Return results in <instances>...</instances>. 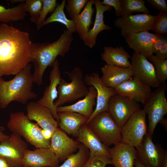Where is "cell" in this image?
<instances>
[{
	"label": "cell",
	"instance_id": "obj_1",
	"mask_svg": "<svg viewBox=\"0 0 167 167\" xmlns=\"http://www.w3.org/2000/svg\"><path fill=\"white\" fill-rule=\"evenodd\" d=\"M32 43L28 32L0 24V77L15 75L30 63Z\"/></svg>",
	"mask_w": 167,
	"mask_h": 167
},
{
	"label": "cell",
	"instance_id": "obj_2",
	"mask_svg": "<svg viewBox=\"0 0 167 167\" xmlns=\"http://www.w3.org/2000/svg\"><path fill=\"white\" fill-rule=\"evenodd\" d=\"M74 40L72 33L66 29L57 40L52 42L32 43L30 48V62L33 63L34 83L39 86L43 83L44 72L49 66L52 67L58 56L64 57L69 51Z\"/></svg>",
	"mask_w": 167,
	"mask_h": 167
},
{
	"label": "cell",
	"instance_id": "obj_3",
	"mask_svg": "<svg viewBox=\"0 0 167 167\" xmlns=\"http://www.w3.org/2000/svg\"><path fill=\"white\" fill-rule=\"evenodd\" d=\"M32 67L28 63L10 80L0 77V109L6 108L12 101L25 105L37 98V94L32 91L34 82Z\"/></svg>",
	"mask_w": 167,
	"mask_h": 167
},
{
	"label": "cell",
	"instance_id": "obj_4",
	"mask_svg": "<svg viewBox=\"0 0 167 167\" xmlns=\"http://www.w3.org/2000/svg\"><path fill=\"white\" fill-rule=\"evenodd\" d=\"M7 123L8 129L17 133L36 148H49L50 142L43 137L37 123L32 122L24 112L11 113Z\"/></svg>",
	"mask_w": 167,
	"mask_h": 167
},
{
	"label": "cell",
	"instance_id": "obj_5",
	"mask_svg": "<svg viewBox=\"0 0 167 167\" xmlns=\"http://www.w3.org/2000/svg\"><path fill=\"white\" fill-rule=\"evenodd\" d=\"M66 73L71 82L68 83L64 79H61L57 88L58 97L54 102L57 108L85 96L89 91L80 68L75 67L71 72Z\"/></svg>",
	"mask_w": 167,
	"mask_h": 167
},
{
	"label": "cell",
	"instance_id": "obj_6",
	"mask_svg": "<svg viewBox=\"0 0 167 167\" xmlns=\"http://www.w3.org/2000/svg\"><path fill=\"white\" fill-rule=\"evenodd\" d=\"M86 124L106 146L122 142L121 128L108 111L97 114Z\"/></svg>",
	"mask_w": 167,
	"mask_h": 167
},
{
	"label": "cell",
	"instance_id": "obj_7",
	"mask_svg": "<svg viewBox=\"0 0 167 167\" xmlns=\"http://www.w3.org/2000/svg\"><path fill=\"white\" fill-rule=\"evenodd\" d=\"M166 84L160 85L145 101L143 109L148 114V126L147 132L152 137L157 124L167 113V101L165 96Z\"/></svg>",
	"mask_w": 167,
	"mask_h": 167
},
{
	"label": "cell",
	"instance_id": "obj_8",
	"mask_svg": "<svg viewBox=\"0 0 167 167\" xmlns=\"http://www.w3.org/2000/svg\"><path fill=\"white\" fill-rule=\"evenodd\" d=\"M146 113L140 109L134 113L121 128L122 143L136 148L148 131Z\"/></svg>",
	"mask_w": 167,
	"mask_h": 167
},
{
	"label": "cell",
	"instance_id": "obj_9",
	"mask_svg": "<svg viewBox=\"0 0 167 167\" xmlns=\"http://www.w3.org/2000/svg\"><path fill=\"white\" fill-rule=\"evenodd\" d=\"M28 144L19 134L12 132L0 144V156L10 167H23V162Z\"/></svg>",
	"mask_w": 167,
	"mask_h": 167
},
{
	"label": "cell",
	"instance_id": "obj_10",
	"mask_svg": "<svg viewBox=\"0 0 167 167\" xmlns=\"http://www.w3.org/2000/svg\"><path fill=\"white\" fill-rule=\"evenodd\" d=\"M140 109L139 102L116 94L109 100L107 111L121 128L131 116Z\"/></svg>",
	"mask_w": 167,
	"mask_h": 167
},
{
	"label": "cell",
	"instance_id": "obj_11",
	"mask_svg": "<svg viewBox=\"0 0 167 167\" xmlns=\"http://www.w3.org/2000/svg\"><path fill=\"white\" fill-rule=\"evenodd\" d=\"M156 16L149 14L130 15L121 17L114 21V26L120 29L125 38L132 34L152 30Z\"/></svg>",
	"mask_w": 167,
	"mask_h": 167
},
{
	"label": "cell",
	"instance_id": "obj_12",
	"mask_svg": "<svg viewBox=\"0 0 167 167\" xmlns=\"http://www.w3.org/2000/svg\"><path fill=\"white\" fill-rule=\"evenodd\" d=\"M135 149L136 159L145 167H161L165 151L161 145L153 142L148 132Z\"/></svg>",
	"mask_w": 167,
	"mask_h": 167
},
{
	"label": "cell",
	"instance_id": "obj_13",
	"mask_svg": "<svg viewBox=\"0 0 167 167\" xmlns=\"http://www.w3.org/2000/svg\"><path fill=\"white\" fill-rule=\"evenodd\" d=\"M87 85L92 86L96 91V107L88 118L86 124L99 113L108 111V104L110 97L116 94L115 89L105 86L102 82L98 73L93 72L84 77Z\"/></svg>",
	"mask_w": 167,
	"mask_h": 167
},
{
	"label": "cell",
	"instance_id": "obj_14",
	"mask_svg": "<svg viewBox=\"0 0 167 167\" xmlns=\"http://www.w3.org/2000/svg\"><path fill=\"white\" fill-rule=\"evenodd\" d=\"M131 63L133 77L151 87L157 88L160 85L155 67L147 58L134 52Z\"/></svg>",
	"mask_w": 167,
	"mask_h": 167
},
{
	"label": "cell",
	"instance_id": "obj_15",
	"mask_svg": "<svg viewBox=\"0 0 167 167\" xmlns=\"http://www.w3.org/2000/svg\"><path fill=\"white\" fill-rule=\"evenodd\" d=\"M61 79L59 62L56 59L54 62L49 75L50 84L46 87L42 97L36 101L39 104L48 108L58 123L60 120L57 107L55 105L54 102L58 96L57 88Z\"/></svg>",
	"mask_w": 167,
	"mask_h": 167
},
{
	"label": "cell",
	"instance_id": "obj_16",
	"mask_svg": "<svg viewBox=\"0 0 167 167\" xmlns=\"http://www.w3.org/2000/svg\"><path fill=\"white\" fill-rule=\"evenodd\" d=\"M79 144L58 127L52 135L49 149L59 161H62L78 151Z\"/></svg>",
	"mask_w": 167,
	"mask_h": 167
},
{
	"label": "cell",
	"instance_id": "obj_17",
	"mask_svg": "<svg viewBox=\"0 0 167 167\" xmlns=\"http://www.w3.org/2000/svg\"><path fill=\"white\" fill-rule=\"evenodd\" d=\"M28 119L36 121L42 129L50 131L53 134L58 127L59 123L47 108L36 102H28L26 107Z\"/></svg>",
	"mask_w": 167,
	"mask_h": 167
},
{
	"label": "cell",
	"instance_id": "obj_18",
	"mask_svg": "<svg viewBox=\"0 0 167 167\" xmlns=\"http://www.w3.org/2000/svg\"><path fill=\"white\" fill-rule=\"evenodd\" d=\"M116 94L143 104L151 94V87L133 77L115 88Z\"/></svg>",
	"mask_w": 167,
	"mask_h": 167
},
{
	"label": "cell",
	"instance_id": "obj_19",
	"mask_svg": "<svg viewBox=\"0 0 167 167\" xmlns=\"http://www.w3.org/2000/svg\"><path fill=\"white\" fill-rule=\"evenodd\" d=\"M59 161L49 148L27 149L24 158L23 167H57Z\"/></svg>",
	"mask_w": 167,
	"mask_h": 167
},
{
	"label": "cell",
	"instance_id": "obj_20",
	"mask_svg": "<svg viewBox=\"0 0 167 167\" xmlns=\"http://www.w3.org/2000/svg\"><path fill=\"white\" fill-rule=\"evenodd\" d=\"M160 35L144 31L132 34L125 38L129 47L139 54L148 58L153 55L152 46Z\"/></svg>",
	"mask_w": 167,
	"mask_h": 167
},
{
	"label": "cell",
	"instance_id": "obj_21",
	"mask_svg": "<svg viewBox=\"0 0 167 167\" xmlns=\"http://www.w3.org/2000/svg\"><path fill=\"white\" fill-rule=\"evenodd\" d=\"M76 137L77 141L88 149L90 156L105 155L110 157L109 148L102 143L87 124L82 125Z\"/></svg>",
	"mask_w": 167,
	"mask_h": 167
},
{
	"label": "cell",
	"instance_id": "obj_22",
	"mask_svg": "<svg viewBox=\"0 0 167 167\" xmlns=\"http://www.w3.org/2000/svg\"><path fill=\"white\" fill-rule=\"evenodd\" d=\"M101 70L102 75L100 78L103 83L107 87L114 89L133 76L131 67L124 68L106 64Z\"/></svg>",
	"mask_w": 167,
	"mask_h": 167
},
{
	"label": "cell",
	"instance_id": "obj_23",
	"mask_svg": "<svg viewBox=\"0 0 167 167\" xmlns=\"http://www.w3.org/2000/svg\"><path fill=\"white\" fill-rule=\"evenodd\" d=\"M111 164L115 167H133L136 159L135 148L123 143L109 149Z\"/></svg>",
	"mask_w": 167,
	"mask_h": 167
},
{
	"label": "cell",
	"instance_id": "obj_24",
	"mask_svg": "<svg viewBox=\"0 0 167 167\" xmlns=\"http://www.w3.org/2000/svg\"><path fill=\"white\" fill-rule=\"evenodd\" d=\"M94 4L96 9V15L92 28L89 29L85 45L90 48H92L96 45L98 34L101 31L111 29L110 27L105 24L104 20V13L106 11H110L112 7L108 5H104L100 0H94Z\"/></svg>",
	"mask_w": 167,
	"mask_h": 167
},
{
	"label": "cell",
	"instance_id": "obj_25",
	"mask_svg": "<svg viewBox=\"0 0 167 167\" xmlns=\"http://www.w3.org/2000/svg\"><path fill=\"white\" fill-rule=\"evenodd\" d=\"M89 89L88 93L83 99L72 105L58 107L57 108L58 113L63 112H73L81 114L89 118L93 111V107L96 104V99L97 96L96 91L93 87L90 86Z\"/></svg>",
	"mask_w": 167,
	"mask_h": 167
},
{
	"label": "cell",
	"instance_id": "obj_26",
	"mask_svg": "<svg viewBox=\"0 0 167 167\" xmlns=\"http://www.w3.org/2000/svg\"><path fill=\"white\" fill-rule=\"evenodd\" d=\"M60 129L70 135L76 137L81 126L85 124L88 118L81 114L71 112L58 113Z\"/></svg>",
	"mask_w": 167,
	"mask_h": 167
},
{
	"label": "cell",
	"instance_id": "obj_27",
	"mask_svg": "<svg viewBox=\"0 0 167 167\" xmlns=\"http://www.w3.org/2000/svg\"><path fill=\"white\" fill-rule=\"evenodd\" d=\"M101 56L107 65L124 68L131 67V63L129 60L131 56L122 46L115 48L105 46L103 52L101 53Z\"/></svg>",
	"mask_w": 167,
	"mask_h": 167
},
{
	"label": "cell",
	"instance_id": "obj_28",
	"mask_svg": "<svg viewBox=\"0 0 167 167\" xmlns=\"http://www.w3.org/2000/svg\"><path fill=\"white\" fill-rule=\"evenodd\" d=\"M94 2V0H88L81 13L73 19L75 24V32L84 42L90 26L93 24L92 19L95 9L92 6Z\"/></svg>",
	"mask_w": 167,
	"mask_h": 167
},
{
	"label": "cell",
	"instance_id": "obj_29",
	"mask_svg": "<svg viewBox=\"0 0 167 167\" xmlns=\"http://www.w3.org/2000/svg\"><path fill=\"white\" fill-rule=\"evenodd\" d=\"M66 2L65 0H63L60 4L58 5L54 11L46 19L43 26L52 22H58L64 25L67 30L72 33L75 32L74 20L67 19L64 12V9Z\"/></svg>",
	"mask_w": 167,
	"mask_h": 167
},
{
	"label": "cell",
	"instance_id": "obj_30",
	"mask_svg": "<svg viewBox=\"0 0 167 167\" xmlns=\"http://www.w3.org/2000/svg\"><path fill=\"white\" fill-rule=\"evenodd\" d=\"M24 3L11 8H6L0 5V22L3 23L23 20L27 16Z\"/></svg>",
	"mask_w": 167,
	"mask_h": 167
},
{
	"label": "cell",
	"instance_id": "obj_31",
	"mask_svg": "<svg viewBox=\"0 0 167 167\" xmlns=\"http://www.w3.org/2000/svg\"><path fill=\"white\" fill-rule=\"evenodd\" d=\"M90 156L88 149L80 143L77 152L69 156L61 165L57 167H82Z\"/></svg>",
	"mask_w": 167,
	"mask_h": 167
},
{
	"label": "cell",
	"instance_id": "obj_32",
	"mask_svg": "<svg viewBox=\"0 0 167 167\" xmlns=\"http://www.w3.org/2000/svg\"><path fill=\"white\" fill-rule=\"evenodd\" d=\"M122 11L121 17L131 15L134 12L149 14L150 11L146 7V2L143 0H120Z\"/></svg>",
	"mask_w": 167,
	"mask_h": 167
},
{
	"label": "cell",
	"instance_id": "obj_33",
	"mask_svg": "<svg viewBox=\"0 0 167 167\" xmlns=\"http://www.w3.org/2000/svg\"><path fill=\"white\" fill-rule=\"evenodd\" d=\"M153 63L160 85L165 84L167 79V59L161 60L152 55L147 58Z\"/></svg>",
	"mask_w": 167,
	"mask_h": 167
},
{
	"label": "cell",
	"instance_id": "obj_34",
	"mask_svg": "<svg viewBox=\"0 0 167 167\" xmlns=\"http://www.w3.org/2000/svg\"><path fill=\"white\" fill-rule=\"evenodd\" d=\"M42 9L37 20L35 24L37 30H40L43 25L46 18L49 13H53L58 4L56 0H43Z\"/></svg>",
	"mask_w": 167,
	"mask_h": 167
},
{
	"label": "cell",
	"instance_id": "obj_35",
	"mask_svg": "<svg viewBox=\"0 0 167 167\" xmlns=\"http://www.w3.org/2000/svg\"><path fill=\"white\" fill-rule=\"evenodd\" d=\"M43 0H27L24 3V6L27 12L30 15V20L36 23L39 16L43 6Z\"/></svg>",
	"mask_w": 167,
	"mask_h": 167
},
{
	"label": "cell",
	"instance_id": "obj_36",
	"mask_svg": "<svg viewBox=\"0 0 167 167\" xmlns=\"http://www.w3.org/2000/svg\"><path fill=\"white\" fill-rule=\"evenodd\" d=\"M152 30L160 35L167 34V12L159 11L156 15Z\"/></svg>",
	"mask_w": 167,
	"mask_h": 167
},
{
	"label": "cell",
	"instance_id": "obj_37",
	"mask_svg": "<svg viewBox=\"0 0 167 167\" xmlns=\"http://www.w3.org/2000/svg\"><path fill=\"white\" fill-rule=\"evenodd\" d=\"M88 0H67L66 5V11L70 17L73 19L80 14Z\"/></svg>",
	"mask_w": 167,
	"mask_h": 167
},
{
	"label": "cell",
	"instance_id": "obj_38",
	"mask_svg": "<svg viewBox=\"0 0 167 167\" xmlns=\"http://www.w3.org/2000/svg\"><path fill=\"white\" fill-rule=\"evenodd\" d=\"M111 164L110 157L105 155L89 156V158L82 167H105Z\"/></svg>",
	"mask_w": 167,
	"mask_h": 167
},
{
	"label": "cell",
	"instance_id": "obj_39",
	"mask_svg": "<svg viewBox=\"0 0 167 167\" xmlns=\"http://www.w3.org/2000/svg\"><path fill=\"white\" fill-rule=\"evenodd\" d=\"M104 5L109 6L113 7L115 10V14L116 16H122V3L120 0H103L101 1Z\"/></svg>",
	"mask_w": 167,
	"mask_h": 167
},
{
	"label": "cell",
	"instance_id": "obj_40",
	"mask_svg": "<svg viewBox=\"0 0 167 167\" xmlns=\"http://www.w3.org/2000/svg\"><path fill=\"white\" fill-rule=\"evenodd\" d=\"M146 1L159 11L167 12V3L166 0H147Z\"/></svg>",
	"mask_w": 167,
	"mask_h": 167
},
{
	"label": "cell",
	"instance_id": "obj_41",
	"mask_svg": "<svg viewBox=\"0 0 167 167\" xmlns=\"http://www.w3.org/2000/svg\"><path fill=\"white\" fill-rule=\"evenodd\" d=\"M166 44H167L166 37L160 35L152 45V50L153 54H156L159 49Z\"/></svg>",
	"mask_w": 167,
	"mask_h": 167
},
{
	"label": "cell",
	"instance_id": "obj_42",
	"mask_svg": "<svg viewBox=\"0 0 167 167\" xmlns=\"http://www.w3.org/2000/svg\"><path fill=\"white\" fill-rule=\"evenodd\" d=\"M155 56L161 60L167 59V44H165L159 49Z\"/></svg>",
	"mask_w": 167,
	"mask_h": 167
},
{
	"label": "cell",
	"instance_id": "obj_43",
	"mask_svg": "<svg viewBox=\"0 0 167 167\" xmlns=\"http://www.w3.org/2000/svg\"><path fill=\"white\" fill-rule=\"evenodd\" d=\"M41 131L43 135L46 140H50L51 139L53 133L50 131L45 130L41 128Z\"/></svg>",
	"mask_w": 167,
	"mask_h": 167
},
{
	"label": "cell",
	"instance_id": "obj_44",
	"mask_svg": "<svg viewBox=\"0 0 167 167\" xmlns=\"http://www.w3.org/2000/svg\"><path fill=\"white\" fill-rule=\"evenodd\" d=\"M4 127L0 126V144L9 136V135H6L4 133Z\"/></svg>",
	"mask_w": 167,
	"mask_h": 167
},
{
	"label": "cell",
	"instance_id": "obj_45",
	"mask_svg": "<svg viewBox=\"0 0 167 167\" xmlns=\"http://www.w3.org/2000/svg\"><path fill=\"white\" fill-rule=\"evenodd\" d=\"M0 167H10L6 160L0 156Z\"/></svg>",
	"mask_w": 167,
	"mask_h": 167
},
{
	"label": "cell",
	"instance_id": "obj_46",
	"mask_svg": "<svg viewBox=\"0 0 167 167\" xmlns=\"http://www.w3.org/2000/svg\"><path fill=\"white\" fill-rule=\"evenodd\" d=\"M161 167H167V152L165 151L164 158Z\"/></svg>",
	"mask_w": 167,
	"mask_h": 167
},
{
	"label": "cell",
	"instance_id": "obj_47",
	"mask_svg": "<svg viewBox=\"0 0 167 167\" xmlns=\"http://www.w3.org/2000/svg\"><path fill=\"white\" fill-rule=\"evenodd\" d=\"M134 165L135 167H145L136 159L135 160Z\"/></svg>",
	"mask_w": 167,
	"mask_h": 167
},
{
	"label": "cell",
	"instance_id": "obj_48",
	"mask_svg": "<svg viewBox=\"0 0 167 167\" xmlns=\"http://www.w3.org/2000/svg\"><path fill=\"white\" fill-rule=\"evenodd\" d=\"M161 123L163 126L167 128V118H163L159 122Z\"/></svg>",
	"mask_w": 167,
	"mask_h": 167
},
{
	"label": "cell",
	"instance_id": "obj_49",
	"mask_svg": "<svg viewBox=\"0 0 167 167\" xmlns=\"http://www.w3.org/2000/svg\"><path fill=\"white\" fill-rule=\"evenodd\" d=\"M25 0H11L10 2L12 3H15L17 2H24Z\"/></svg>",
	"mask_w": 167,
	"mask_h": 167
}]
</instances>
